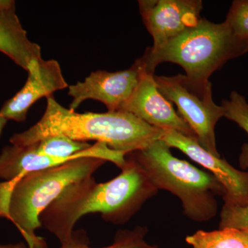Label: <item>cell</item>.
<instances>
[{
  "label": "cell",
  "instance_id": "15",
  "mask_svg": "<svg viewBox=\"0 0 248 248\" xmlns=\"http://www.w3.org/2000/svg\"><path fill=\"white\" fill-rule=\"evenodd\" d=\"M239 163L241 169H248V143H245L241 148ZM220 217L219 229L229 228L248 230V205L240 207L224 203Z\"/></svg>",
  "mask_w": 248,
  "mask_h": 248
},
{
  "label": "cell",
  "instance_id": "18",
  "mask_svg": "<svg viewBox=\"0 0 248 248\" xmlns=\"http://www.w3.org/2000/svg\"><path fill=\"white\" fill-rule=\"evenodd\" d=\"M0 248H29L27 244L23 242L17 244H0Z\"/></svg>",
  "mask_w": 248,
  "mask_h": 248
},
{
  "label": "cell",
  "instance_id": "9",
  "mask_svg": "<svg viewBox=\"0 0 248 248\" xmlns=\"http://www.w3.org/2000/svg\"><path fill=\"white\" fill-rule=\"evenodd\" d=\"M143 22L157 48L184 31L195 27L202 17L200 0H140Z\"/></svg>",
  "mask_w": 248,
  "mask_h": 248
},
{
  "label": "cell",
  "instance_id": "13",
  "mask_svg": "<svg viewBox=\"0 0 248 248\" xmlns=\"http://www.w3.org/2000/svg\"><path fill=\"white\" fill-rule=\"evenodd\" d=\"M193 248H248V230L223 228L218 231H198L186 238Z\"/></svg>",
  "mask_w": 248,
  "mask_h": 248
},
{
  "label": "cell",
  "instance_id": "4",
  "mask_svg": "<svg viewBox=\"0 0 248 248\" xmlns=\"http://www.w3.org/2000/svg\"><path fill=\"white\" fill-rule=\"evenodd\" d=\"M248 51V44L237 38L226 22L215 24L202 18L159 48H147L140 58L153 73L159 63L171 62L182 66L191 79L207 81L227 62Z\"/></svg>",
  "mask_w": 248,
  "mask_h": 248
},
{
  "label": "cell",
  "instance_id": "5",
  "mask_svg": "<svg viewBox=\"0 0 248 248\" xmlns=\"http://www.w3.org/2000/svg\"><path fill=\"white\" fill-rule=\"evenodd\" d=\"M107 161L81 157L66 164L26 174L15 184L8 206V218L17 228L29 248H48L36 234L42 228L40 216L73 183L92 177Z\"/></svg>",
  "mask_w": 248,
  "mask_h": 248
},
{
  "label": "cell",
  "instance_id": "2",
  "mask_svg": "<svg viewBox=\"0 0 248 248\" xmlns=\"http://www.w3.org/2000/svg\"><path fill=\"white\" fill-rule=\"evenodd\" d=\"M46 108L35 125L10 139L13 146H27L48 137L62 135L77 141H95L125 155L161 140L163 130L132 114L117 112L78 113L46 98Z\"/></svg>",
  "mask_w": 248,
  "mask_h": 248
},
{
  "label": "cell",
  "instance_id": "14",
  "mask_svg": "<svg viewBox=\"0 0 248 248\" xmlns=\"http://www.w3.org/2000/svg\"><path fill=\"white\" fill-rule=\"evenodd\" d=\"M148 232V228L143 226H136L132 230H120L116 232L112 244L101 248H159L146 242L145 238ZM60 248H93L89 246V240L86 232L79 231H77L73 242L62 246Z\"/></svg>",
  "mask_w": 248,
  "mask_h": 248
},
{
  "label": "cell",
  "instance_id": "17",
  "mask_svg": "<svg viewBox=\"0 0 248 248\" xmlns=\"http://www.w3.org/2000/svg\"><path fill=\"white\" fill-rule=\"evenodd\" d=\"M221 107L224 110V117L237 124L248 135V102L246 98L232 91L230 99L222 102Z\"/></svg>",
  "mask_w": 248,
  "mask_h": 248
},
{
  "label": "cell",
  "instance_id": "11",
  "mask_svg": "<svg viewBox=\"0 0 248 248\" xmlns=\"http://www.w3.org/2000/svg\"><path fill=\"white\" fill-rule=\"evenodd\" d=\"M27 73V80L22 89L0 109V115L8 121L24 122L29 109L37 101L68 87L56 60L42 59L34 62Z\"/></svg>",
  "mask_w": 248,
  "mask_h": 248
},
{
  "label": "cell",
  "instance_id": "19",
  "mask_svg": "<svg viewBox=\"0 0 248 248\" xmlns=\"http://www.w3.org/2000/svg\"><path fill=\"white\" fill-rule=\"evenodd\" d=\"M8 120L5 117L0 115V136H1V133L4 130V127L6 126L7 124Z\"/></svg>",
  "mask_w": 248,
  "mask_h": 248
},
{
  "label": "cell",
  "instance_id": "7",
  "mask_svg": "<svg viewBox=\"0 0 248 248\" xmlns=\"http://www.w3.org/2000/svg\"><path fill=\"white\" fill-rule=\"evenodd\" d=\"M141 68L139 58L124 71L93 72L84 81L68 86V95L73 98L69 109L75 111L85 100L94 99L105 104L108 112L120 111L136 89Z\"/></svg>",
  "mask_w": 248,
  "mask_h": 248
},
{
  "label": "cell",
  "instance_id": "1",
  "mask_svg": "<svg viewBox=\"0 0 248 248\" xmlns=\"http://www.w3.org/2000/svg\"><path fill=\"white\" fill-rule=\"evenodd\" d=\"M121 170L109 182L97 183L92 176L68 186L41 214L42 228L65 246L74 241V227L85 215L99 213L104 221L114 225L128 222L159 190L128 155Z\"/></svg>",
  "mask_w": 248,
  "mask_h": 248
},
{
  "label": "cell",
  "instance_id": "3",
  "mask_svg": "<svg viewBox=\"0 0 248 248\" xmlns=\"http://www.w3.org/2000/svg\"><path fill=\"white\" fill-rule=\"evenodd\" d=\"M126 155L141 166L156 189L177 196L191 220L205 222L216 216L217 197L224 198L226 190L211 173L178 159L161 140Z\"/></svg>",
  "mask_w": 248,
  "mask_h": 248
},
{
  "label": "cell",
  "instance_id": "12",
  "mask_svg": "<svg viewBox=\"0 0 248 248\" xmlns=\"http://www.w3.org/2000/svg\"><path fill=\"white\" fill-rule=\"evenodd\" d=\"M0 52L27 71L42 59L40 46L28 38L14 0H0Z\"/></svg>",
  "mask_w": 248,
  "mask_h": 248
},
{
  "label": "cell",
  "instance_id": "16",
  "mask_svg": "<svg viewBox=\"0 0 248 248\" xmlns=\"http://www.w3.org/2000/svg\"><path fill=\"white\" fill-rule=\"evenodd\" d=\"M237 38L248 44V0H236L225 20Z\"/></svg>",
  "mask_w": 248,
  "mask_h": 248
},
{
  "label": "cell",
  "instance_id": "10",
  "mask_svg": "<svg viewBox=\"0 0 248 248\" xmlns=\"http://www.w3.org/2000/svg\"><path fill=\"white\" fill-rule=\"evenodd\" d=\"M161 140L208 170L226 190L224 203L240 207L248 205V171L234 169L226 160L204 149L197 140L178 132L163 130Z\"/></svg>",
  "mask_w": 248,
  "mask_h": 248
},
{
  "label": "cell",
  "instance_id": "6",
  "mask_svg": "<svg viewBox=\"0 0 248 248\" xmlns=\"http://www.w3.org/2000/svg\"><path fill=\"white\" fill-rule=\"evenodd\" d=\"M155 79L160 93L177 105L179 115L195 134L199 144L220 156L215 129L218 121L224 117V110L214 102L210 81H197L180 74L155 76Z\"/></svg>",
  "mask_w": 248,
  "mask_h": 248
},
{
  "label": "cell",
  "instance_id": "8",
  "mask_svg": "<svg viewBox=\"0 0 248 248\" xmlns=\"http://www.w3.org/2000/svg\"><path fill=\"white\" fill-rule=\"evenodd\" d=\"M140 60L142 68L140 81L120 111L132 114L155 128L178 132L197 141L195 134L176 112L172 103L160 93L154 73L148 71Z\"/></svg>",
  "mask_w": 248,
  "mask_h": 248
}]
</instances>
